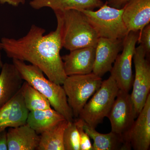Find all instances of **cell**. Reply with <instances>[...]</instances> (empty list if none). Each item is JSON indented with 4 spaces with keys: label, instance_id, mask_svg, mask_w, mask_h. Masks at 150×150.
Masks as SVG:
<instances>
[{
    "label": "cell",
    "instance_id": "cell-11",
    "mask_svg": "<svg viewBox=\"0 0 150 150\" xmlns=\"http://www.w3.org/2000/svg\"><path fill=\"white\" fill-rule=\"evenodd\" d=\"M95 54L96 47H88L70 51L69 54L62 56L67 76L92 73Z\"/></svg>",
    "mask_w": 150,
    "mask_h": 150
},
{
    "label": "cell",
    "instance_id": "cell-1",
    "mask_svg": "<svg viewBox=\"0 0 150 150\" xmlns=\"http://www.w3.org/2000/svg\"><path fill=\"white\" fill-rule=\"evenodd\" d=\"M54 13L57 24L54 31L44 35L46 30L33 24L23 37L18 39L4 37L1 42L9 58L30 62L49 80L62 85L67 77L60 55L63 48L62 18L59 12Z\"/></svg>",
    "mask_w": 150,
    "mask_h": 150
},
{
    "label": "cell",
    "instance_id": "cell-27",
    "mask_svg": "<svg viewBox=\"0 0 150 150\" xmlns=\"http://www.w3.org/2000/svg\"><path fill=\"white\" fill-rule=\"evenodd\" d=\"M25 0H0V4H7L13 6H18L20 4H23Z\"/></svg>",
    "mask_w": 150,
    "mask_h": 150
},
{
    "label": "cell",
    "instance_id": "cell-26",
    "mask_svg": "<svg viewBox=\"0 0 150 150\" xmlns=\"http://www.w3.org/2000/svg\"><path fill=\"white\" fill-rule=\"evenodd\" d=\"M0 150H8L6 130L0 132Z\"/></svg>",
    "mask_w": 150,
    "mask_h": 150
},
{
    "label": "cell",
    "instance_id": "cell-8",
    "mask_svg": "<svg viewBox=\"0 0 150 150\" xmlns=\"http://www.w3.org/2000/svg\"><path fill=\"white\" fill-rule=\"evenodd\" d=\"M137 117L131 94L119 89L107 116L111 131L121 135L130 145L128 136Z\"/></svg>",
    "mask_w": 150,
    "mask_h": 150
},
{
    "label": "cell",
    "instance_id": "cell-9",
    "mask_svg": "<svg viewBox=\"0 0 150 150\" xmlns=\"http://www.w3.org/2000/svg\"><path fill=\"white\" fill-rule=\"evenodd\" d=\"M144 49L141 45L136 48L133 59L135 76L131 94L135 112L138 116L144 107L150 91V66L146 59Z\"/></svg>",
    "mask_w": 150,
    "mask_h": 150
},
{
    "label": "cell",
    "instance_id": "cell-7",
    "mask_svg": "<svg viewBox=\"0 0 150 150\" xmlns=\"http://www.w3.org/2000/svg\"><path fill=\"white\" fill-rule=\"evenodd\" d=\"M139 32L130 31L123 39L122 53L118 54L110 71V76L115 81L118 88L129 92L133 86V59Z\"/></svg>",
    "mask_w": 150,
    "mask_h": 150
},
{
    "label": "cell",
    "instance_id": "cell-28",
    "mask_svg": "<svg viewBox=\"0 0 150 150\" xmlns=\"http://www.w3.org/2000/svg\"><path fill=\"white\" fill-rule=\"evenodd\" d=\"M2 49V46L1 43L0 42V69L2 68L4 63H3L2 60L1 54V51Z\"/></svg>",
    "mask_w": 150,
    "mask_h": 150
},
{
    "label": "cell",
    "instance_id": "cell-20",
    "mask_svg": "<svg viewBox=\"0 0 150 150\" xmlns=\"http://www.w3.org/2000/svg\"><path fill=\"white\" fill-rule=\"evenodd\" d=\"M68 121L66 119L40 134L38 150H64L63 137Z\"/></svg>",
    "mask_w": 150,
    "mask_h": 150
},
{
    "label": "cell",
    "instance_id": "cell-15",
    "mask_svg": "<svg viewBox=\"0 0 150 150\" xmlns=\"http://www.w3.org/2000/svg\"><path fill=\"white\" fill-rule=\"evenodd\" d=\"M39 141L40 136L26 123L7 131L8 150H36Z\"/></svg>",
    "mask_w": 150,
    "mask_h": 150
},
{
    "label": "cell",
    "instance_id": "cell-12",
    "mask_svg": "<svg viewBox=\"0 0 150 150\" xmlns=\"http://www.w3.org/2000/svg\"><path fill=\"white\" fill-rule=\"evenodd\" d=\"M135 120L129 132L128 140L131 149L148 150L150 146V94Z\"/></svg>",
    "mask_w": 150,
    "mask_h": 150
},
{
    "label": "cell",
    "instance_id": "cell-5",
    "mask_svg": "<svg viewBox=\"0 0 150 150\" xmlns=\"http://www.w3.org/2000/svg\"><path fill=\"white\" fill-rule=\"evenodd\" d=\"M111 76L103 81L99 89L88 100L79 115V118L95 128L107 117L119 91Z\"/></svg>",
    "mask_w": 150,
    "mask_h": 150
},
{
    "label": "cell",
    "instance_id": "cell-16",
    "mask_svg": "<svg viewBox=\"0 0 150 150\" xmlns=\"http://www.w3.org/2000/svg\"><path fill=\"white\" fill-rule=\"evenodd\" d=\"M0 73V108L21 88L24 80L13 64L5 63Z\"/></svg>",
    "mask_w": 150,
    "mask_h": 150
},
{
    "label": "cell",
    "instance_id": "cell-17",
    "mask_svg": "<svg viewBox=\"0 0 150 150\" xmlns=\"http://www.w3.org/2000/svg\"><path fill=\"white\" fill-rule=\"evenodd\" d=\"M83 127L90 138L93 140V150L131 149V146L119 134L112 131L108 134H101L83 121Z\"/></svg>",
    "mask_w": 150,
    "mask_h": 150
},
{
    "label": "cell",
    "instance_id": "cell-14",
    "mask_svg": "<svg viewBox=\"0 0 150 150\" xmlns=\"http://www.w3.org/2000/svg\"><path fill=\"white\" fill-rule=\"evenodd\" d=\"M29 112L24 104L21 88L8 102L0 108V132L25 124Z\"/></svg>",
    "mask_w": 150,
    "mask_h": 150
},
{
    "label": "cell",
    "instance_id": "cell-2",
    "mask_svg": "<svg viewBox=\"0 0 150 150\" xmlns=\"http://www.w3.org/2000/svg\"><path fill=\"white\" fill-rule=\"evenodd\" d=\"M13 64L16 67L23 79L46 97L51 107L62 114L68 121H73L74 115L67 101L64 90L58 84L46 78L38 67L28 65L24 62L13 59Z\"/></svg>",
    "mask_w": 150,
    "mask_h": 150
},
{
    "label": "cell",
    "instance_id": "cell-21",
    "mask_svg": "<svg viewBox=\"0 0 150 150\" xmlns=\"http://www.w3.org/2000/svg\"><path fill=\"white\" fill-rule=\"evenodd\" d=\"M21 90L24 104L28 111L51 108V103L46 97L26 81L23 82Z\"/></svg>",
    "mask_w": 150,
    "mask_h": 150
},
{
    "label": "cell",
    "instance_id": "cell-4",
    "mask_svg": "<svg viewBox=\"0 0 150 150\" xmlns=\"http://www.w3.org/2000/svg\"><path fill=\"white\" fill-rule=\"evenodd\" d=\"M99 38L123 39L129 33L122 18L123 8H116L103 4L97 11L82 10Z\"/></svg>",
    "mask_w": 150,
    "mask_h": 150
},
{
    "label": "cell",
    "instance_id": "cell-3",
    "mask_svg": "<svg viewBox=\"0 0 150 150\" xmlns=\"http://www.w3.org/2000/svg\"><path fill=\"white\" fill-rule=\"evenodd\" d=\"M59 12L62 17L63 47L70 51L88 47H96L99 37L80 11Z\"/></svg>",
    "mask_w": 150,
    "mask_h": 150
},
{
    "label": "cell",
    "instance_id": "cell-22",
    "mask_svg": "<svg viewBox=\"0 0 150 150\" xmlns=\"http://www.w3.org/2000/svg\"><path fill=\"white\" fill-rule=\"evenodd\" d=\"M64 150H80L79 136L75 121H68L63 137Z\"/></svg>",
    "mask_w": 150,
    "mask_h": 150
},
{
    "label": "cell",
    "instance_id": "cell-13",
    "mask_svg": "<svg viewBox=\"0 0 150 150\" xmlns=\"http://www.w3.org/2000/svg\"><path fill=\"white\" fill-rule=\"evenodd\" d=\"M123 8L122 18L129 33L140 32L150 23V0H129Z\"/></svg>",
    "mask_w": 150,
    "mask_h": 150
},
{
    "label": "cell",
    "instance_id": "cell-6",
    "mask_svg": "<svg viewBox=\"0 0 150 150\" xmlns=\"http://www.w3.org/2000/svg\"><path fill=\"white\" fill-rule=\"evenodd\" d=\"M102 81V78L93 72L67 76L62 85L74 117H79L84 106L100 87Z\"/></svg>",
    "mask_w": 150,
    "mask_h": 150
},
{
    "label": "cell",
    "instance_id": "cell-23",
    "mask_svg": "<svg viewBox=\"0 0 150 150\" xmlns=\"http://www.w3.org/2000/svg\"><path fill=\"white\" fill-rule=\"evenodd\" d=\"M75 121L79 131L80 150H93L90 137L83 129V121L79 118Z\"/></svg>",
    "mask_w": 150,
    "mask_h": 150
},
{
    "label": "cell",
    "instance_id": "cell-10",
    "mask_svg": "<svg viewBox=\"0 0 150 150\" xmlns=\"http://www.w3.org/2000/svg\"><path fill=\"white\" fill-rule=\"evenodd\" d=\"M123 39L99 38L96 47L95 60L93 73L102 78L110 72L119 52Z\"/></svg>",
    "mask_w": 150,
    "mask_h": 150
},
{
    "label": "cell",
    "instance_id": "cell-24",
    "mask_svg": "<svg viewBox=\"0 0 150 150\" xmlns=\"http://www.w3.org/2000/svg\"><path fill=\"white\" fill-rule=\"evenodd\" d=\"M144 49L146 54L150 52V24L147 25L139 33L138 42Z\"/></svg>",
    "mask_w": 150,
    "mask_h": 150
},
{
    "label": "cell",
    "instance_id": "cell-25",
    "mask_svg": "<svg viewBox=\"0 0 150 150\" xmlns=\"http://www.w3.org/2000/svg\"><path fill=\"white\" fill-rule=\"evenodd\" d=\"M129 0H108V4L112 7L116 8H121L128 2Z\"/></svg>",
    "mask_w": 150,
    "mask_h": 150
},
{
    "label": "cell",
    "instance_id": "cell-18",
    "mask_svg": "<svg viewBox=\"0 0 150 150\" xmlns=\"http://www.w3.org/2000/svg\"><path fill=\"white\" fill-rule=\"evenodd\" d=\"M101 0H32L30 5L35 9L48 7L54 12L69 10H93L103 4Z\"/></svg>",
    "mask_w": 150,
    "mask_h": 150
},
{
    "label": "cell",
    "instance_id": "cell-19",
    "mask_svg": "<svg viewBox=\"0 0 150 150\" xmlns=\"http://www.w3.org/2000/svg\"><path fill=\"white\" fill-rule=\"evenodd\" d=\"M64 119L62 114L51 108L29 111L26 123L38 134H41Z\"/></svg>",
    "mask_w": 150,
    "mask_h": 150
}]
</instances>
